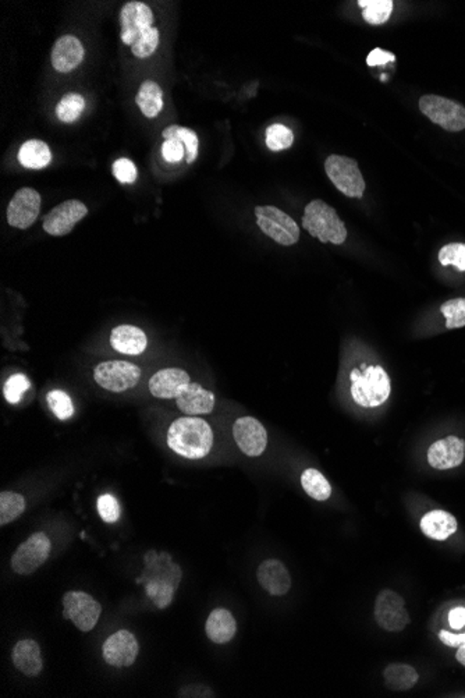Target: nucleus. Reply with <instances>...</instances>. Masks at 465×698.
Here are the masks:
<instances>
[{
  "label": "nucleus",
  "mask_w": 465,
  "mask_h": 698,
  "mask_svg": "<svg viewBox=\"0 0 465 698\" xmlns=\"http://www.w3.org/2000/svg\"><path fill=\"white\" fill-rule=\"evenodd\" d=\"M31 388V381L24 374H14L4 384V394L9 403L17 404L23 399V394Z\"/></svg>",
  "instance_id": "38"
},
{
  "label": "nucleus",
  "mask_w": 465,
  "mask_h": 698,
  "mask_svg": "<svg viewBox=\"0 0 465 698\" xmlns=\"http://www.w3.org/2000/svg\"><path fill=\"white\" fill-rule=\"evenodd\" d=\"M449 623L454 631H461L465 626V608L464 607H457L452 609L449 614Z\"/></svg>",
  "instance_id": "44"
},
{
  "label": "nucleus",
  "mask_w": 465,
  "mask_h": 698,
  "mask_svg": "<svg viewBox=\"0 0 465 698\" xmlns=\"http://www.w3.org/2000/svg\"><path fill=\"white\" fill-rule=\"evenodd\" d=\"M154 21L155 17L149 6L143 2H129L120 12V24H122L120 38L126 45L133 46L139 36L153 28Z\"/></svg>",
  "instance_id": "12"
},
{
  "label": "nucleus",
  "mask_w": 465,
  "mask_h": 698,
  "mask_svg": "<svg viewBox=\"0 0 465 698\" xmlns=\"http://www.w3.org/2000/svg\"><path fill=\"white\" fill-rule=\"evenodd\" d=\"M439 639L445 646H453V648L465 644V634H454L447 631H442L439 633Z\"/></svg>",
  "instance_id": "45"
},
{
  "label": "nucleus",
  "mask_w": 465,
  "mask_h": 698,
  "mask_svg": "<svg viewBox=\"0 0 465 698\" xmlns=\"http://www.w3.org/2000/svg\"><path fill=\"white\" fill-rule=\"evenodd\" d=\"M256 579L262 589L271 595L281 597L291 589V577L286 566L278 559H268L259 565Z\"/></svg>",
  "instance_id": "18"
},
{
  "label": "nucleus",
  "mask_w": 465,
  "mask_h": 698,
  "mask_svg": "<svg viewBox=\"0 0 465 698\" xmlns=\"http://www.w3.org/2000/svg\"><path fill=\"white\" fill-rule=\"evenodd\" d=\"M136 102L144 116L154 119L163 109V91L155 81H144L143 84L139 85Z\"/></svg>",
  "instance_id": "26"
},
{
  "label": "nucleus",
  "mask_w": 465,
  "mask_h": 698,
  "mask_svg": "<svg viewBox=\"0 0 465 698\" xmlns=\"http://www.w3.org/2000/svg\"><path fill=\"white\" fill-rule=\"evenodd\" d=\"M46 401H48L49 408L53 411L59 420H68L73 417L75 404L66 392L59 391V389L49 392Z\"/></svg>",
  "instance_id": "34"
},
{
  "label": "nucleus",
  "mask_w": 465,
  "mask_h": 698,
  "mask_svg": "<svg viewBox=\"0 0 465 698\" xmlns=\"http://www.w3.org/2000/svg\"><path fill=\"white\" fill-rule=\"evenodd\" d=\"M94 378L100 388L122 393L137 386L141 379V369L122 360L100 362L95 367Z\"/></svg>",
  "instance_id": "7"
},
{
  "label": "nucleus",
  "mask_w": 465,
  "mask_h": 698,
  "mask_svg": "<svg viewBox=\"0 0 465 698\" xmlns=\"http://www.w3.org/2000/svg\"><path fill=\"white\" fill-rule=\"evenodd\" d=\"M110 345L116 352L138 356L148 346L146 332L134 325H120L110 333Z\"/></svg>",
  "instance_id": "21"
},
{
  "label": "nucleus",
  "mask_w": 465,
  "mask_h": 698,
  "mask_svg": "<svg viewBox=\"0 0 465 698\" xmlns=\"http://www.w3.org/2000/svg\"><path fill=\"white\" fill-rule=\"evenodd\" d=\"M439 261L443 266H456L459 271L465 272V244L452 242L439 251Z\"/></svg>",
  "instance_id": "39"
},
{
  "label": "nucleus",
  "mask_w": 465,
  "mask_h": 698,
  "mask_svg": "<svg viewBox=\"0 0 465 698\" xmlns=\"http://www.w3.org/2000/svg\"><path fill=\"white\" fill-rule=\"evenodd\" d=\"M232 437L237 447L249 457L261 456L268 445L265 427L254 417H241L232 425Z\"/></svg>",
  "instance_id": "14"
},
{
  "label": "nucleus",
  "mask_w": 465,
  "mask_h": 698,
  "mask_svg": "<svg viewBox=\"0 0 465 698\" xmlns=\"http://www.w3.org/2000/svg\"><path fill=\"white\" fill-rule=\"evenodd\" d=\"M52 543L43 531L33 534L24 541L12 556V569L17 575H28L39 569L48 560Z\"/></svg>",
  "instance_id": "8"
},
{
  "label": "nucleus",
  "mask_w": 465,
  "mask_h": 698,
  "mask_svg": "<svg viewBox=\"0 0 465 698\" xmlns=\"http://www.w3.org/2000/svg\"><path fill=\"white\" fill-rule=\"evenodd\" d=\"M350 379L352 399L361 408H379L390 396V378L381 366H362V371L352 369Z\"/></svg>",
  "instance_id": "2"
},
{
  "label": "nucleus",
  "mask_w": 465,
  "mask_h": 698,
  "mask_svg": "<svg viewBox=\"0 0 465 698\" xmlns=\"http://www.w3.org/2000/svg\"><path fill=\"white\" fill-rule=\"evenodd\" d=\"M190 376L185 369H166L156 372L149 381V392L154 398L177 399L178 394L190 384Z\"/></svg>",
  "instance_id": "19"
},
{
  "label": "nucleus",
  "mask_w": 465,
  "mask_h": 698,
  "mask_svg": "<svg viewBox=\"0 0 465 698\" xmlns=\"http://www.w3.org/2000/svg\"><path fill=\"white\" fill-rule=\"evenodd\" d=\"M177 408L187 416H201L212 413L215 408V394L202 388L201 384H188L178 394Z\"/></svg>",
  "instance_id": "20"
},
{
  "label": "nucleus",
  "mask_w": 465,
  "mask_h": 698,
  "mask_svg": "<svg viewBox=\"0 0 465 698\" xmlns=\"http://www.w3.org/2000/svg\"><path fill=\"white\" fill-rule=\"evenodd\" d=\"M394 60H396L394 53L386 52V51L381 48H375L366 58V65L371 66V67H376V66L388 65L389 62H394Z\"/></svg>",
  "instance_id": "43"
},
{
  "label": "nucleus",
  "mask_w": 465,
  "mask_h": 698,
  "mask_svg": "<svg viewBox=\"0 0 465 698\" xmlns=\"http://www.w3.org/2000/svg\"><path fill=\"white\" fill-rule=\"evenodd\" d=\"M168 445L185 459H204L214 447V431L202 418L181 417L169 428Z\"/></svg>",
  "instance_id": "1"
},
{
  "label": "nucleus",
  "mask_w": 465,
  "mask_h": 698,
  "mask_svg": "<svg viewBox=\"0 0 465 698\" xmlns=\"http://www.w3.org/2000/svg\"><path fill=\"white\" fill-rule=\"evenodd\" d=\"M456 660L461 663L462 666H465V644L459 646V651L456 654Z\"/></svg>",
  "instance_id": "46"
},
{
  "label": "nucleus",
  "mask_w": 465,
  "mask_h": 698,
  "mask_svg": "<svg viewBox=\"0 0 465 698\" xmlns=\"http://www.w3.org/2000/svg\"><path fill=\"white\" fill-rule=\"evenodd\" d=\"M41 194L34 188L24 187L17 191L7 207V222L16 229H28L35 224L41 212Z\"/></svg>",
  "instance_id": "11"
},
{
  "label": "nucleus",
  "mask_w": 465,
  "mask_h": 698,
  "mask_svg": "<svg viewBox=\"0 0 465 698\" xmlns=\"http://www.w3.org/2000/svg\"><path fill=\"white\" fill-rule=\"evenodd\" d=\"M388 689L393 692H407L417 685L420 675L407 663H391L383 670Z\"/></svg>",
  "instance_id": "27"
},
{
  "label": "nucleus",
  "mask_w": 465,
  "mask_h": 698,
  "mask_svg": "<svg viewBox=\"0 0 465 698\" xmlns=\"http://www.w3.org/2000/svg\"><path fill=\"white\" fill-rule=\"evenodd\" d=\"M420 109L432 123L447 131L457 133L465 129V107L459 102L439 95H423L420 99Z\"/></svg>",
  "instance_id": "6"
},
{
  "label": "nucleus",
  "mask_w": 465,
  "mask_h": 698,
  "mask_svg": "<svg viewBox=\"0 0 465 698\" xmlns=\"http://www.w3.org/2000/svg\"><path fill=\"white\" fill-rule=\"evenodd\" d=\"M325 171L335 187L350 198H362L366 193V180L362 178L356 159L342 155L327 156Z\"/></svg>",
  "instance_id": "4"
},
{
  "label": "nucleus",
  "mask_w": 465,
  "mask_h": 698,
  "mask_svg": "<svg viewBox=\"0 0 465 698\" xmlns=\"http://www.w3.org/2000/svg\"><path fill=\"white\" fill-rule=\"evenodd\" d=\"M85 105L87 102L83 95L70 92L59 100L58 107H56V116L63 123H75V120L80 119L81 115L84 112Z\"/></svg>",
  "instance_id": "30"
},
{
  "label": "nucleus",
  "mask_w": 465,
  "mask_h": 698,
  "mask_svg": "<svg viewBox=\"0 0 465 698\" xmlns=\"http://www.w3.org/2000/svg\"><path fill=\"white\" fill-rule=\"evenodd\" d=\"M205 631L210 641L215 644H227L236 636L237 622L227 609H214L207 619Z\"/></svg>",
  "instance_id": "24"
},
{
  "label": "nucleus",
  "mask_w": 465,
  "mask_h": 698,
  "mask_svg": "<svg viewBox=\"0 0 465 698\" xmlns=\"http://www.w3.org/2000/svg\"><path fill=\"white\" fill-rule=\"evenodd\" d=\"M256 224L266 236L281 246H293L300 240V227L293 218L272 205L256 208Z\"/></svg>",
  "instance_id": "5"
},
{
  "label": "nucleus",
  "mask_w": 465,
  "mask_h": 698,
  "mask_svg": "<svg viewBox=\"0 0 465 698\" xmlns=\"http://www.w3.org/2000/svg\"><path fill=\"white\" fill-rule=\"evenodd\" d=\"M138 641L129 631H119L105 641L102 646L104 660L114 668H127L136 662L138 656Z\"/></svg>",
  "instance_id": "15"
},
{
  "label": "nucleus",
  "mask_w": 465,
  "mask_h": 698,
  "mask_svg": "<svg viewBox=\"0 0 465 698\" xmlns=\"http://www.w3.org/2000/svg\"><path fill=\"white\" fill-rule=\"evenodd\" d=\"M14 666L23 675L35 678L43 670V654L35 640H20L12 653Z\"/></svg>",
  "instance_id": "22"
},
{
  "label": "nucleus",
  "mask_w": 465,
  "mask_h": 698,
  "mask_svg": "<svg viewBox=\"0 0 465 698\" xmlns=\"http://www.w3.org/2000/svg\"><path fill=\"white\" fill-rule=\"evenodd\" d=\"M84 46L75 36H63L53 45L52 66L56 72L70 73L84 60Z\"/></svg>",
  "instance_id": "17"
},
{
  "label": "nucleus",
  "mask_w": 465,
  "mask_h": 698,
  "mask_svg": "<svg viewBox=\"0 0 465 698\" xmlns=\"http://www.w3.org/2000/svg\"><path fill=\"white\" fill-rule=\"evenodd\" d=\"M97 508L100 519H102L105 523L112 524L119 520L122 509H120L119 501H117L116 496H114V495H100L99 498H98Z\"/></svg>",
  "instance_id": "40"
},
{
  "label": "nucleus",
  "mask_w": 465,
  "mask_h": 698,
  "mask_svg": "<svg viewBox=\"0 0 465 698\" xmlns=\"http://www.w3.org/2000/svg\"><path fill=\"white\" fill-rule=\"evenodd\" d=\"M87 214L88 208L84 202L78 200L65 201L46 214L43 227L51 236H66Z\"/></svg>",
  "instance_id": "13"
},
{
  "label": "nucleus",
  "mask_w": 465,
  "mask_h": 698,
  "mask_svg": "<svg viewBox=\"0 0 465 698\" xmlns=\"http://www.w3.org/2000/svg\"><path fill=\"white\" fill-rule=\"evenodd\" d=\"M420 527L421 531L430 540L445 541L456 533L459 524L452 513L437 509V511L430 512L421 519Z\"/></svg>",
  "instance_id": "23"
},
{
  "label": "nucleus",
  "mask_w": 465,
  "mask_h": 698,
  "mask_svg": "<svg viewBox=\"0 0 465 698\" xmlns=\"http://www.w3.org/2000/svg\"><path fill=\"white\" fill-rule=\"evenodd\" d=\"M159 45V29L156 27L148 29L146 33L137 39L134 45L131 46V52L136 58L146 59L155 53L156 48Z\"/></svg>",
  "instance_id": "37"
},
{
  "label": "nucleus",
  "mask_w": 465,
  "mask_h": 698,
  "mask_svg": "<svg viewBox=\"0 0 465 698\" xmlns=\"http://www.w3.org/2000/svg\"><path fill=\"white\" fill-rule=\"evenodd\" d=\"M443 317L446 318L447 329H459L465 327V298H453L440 307Z\"/></svg>",
  "instance_id": "36"
},
{
  "label": "nucleus",
  "mask_w": 465,
  "mask_h": 698,
  "mask_svg": "<svg viewBox=\"0 0 465 698\" xmlns=\"http://www.w3.org/2000/svg\"><path fill=\"white\" fill-rule=\"evenodd\" d=\"M375 619L382 629L391 633L403 631L410 624V615L404 599L391 590H383L376 597Z\"/></svg>",
  "instance_id": "10"
},
{
  "label": "nucleus",
  "mask_w": 465,
  "mask_h": 698,
  "mask_svg": "<svg viewBox=\"0 0 465 698\" xmlns=\"http://www.w3.org/2000/svg\"><path fill=\"white\" fill-rule=\"evenodd\" d=\"M301 485L303 488L315 501H327L332 495V487L329 481L325 479L322 472L315 469H308L301 475Z\"/></svg>",
  "instance_id": "28"
},
{
  "label": "nucleus",
  "mask_w": 465,
  "mask_h": 698,
  "mask_svg": "<svg viewBox=\"0 0 465 698\" xmlns=\"http://www.w3.org/2000/svg\"><path fill=\"white\" fill-rule=\"evenodd\" d=\"M63 616L77 627L78 631H92L99 621L102 607L90 594L83 591H68L63 597Z\"/></svg>",
  "instance_id": "9"
},
{
  "label": "nucleus",
  "mask_w": 465,
  "mask_h": 698,
  "mask_svg": "<svg viewBox=\"0 0 465 698\" xmlns=\"http://www.w3.org/2000/svg\"><path fill=\"white\" fill-rule=\"evenodd\" d=\"M146 594L149 599L155 602L156 607L161 609L168 608L169 604L173 601L176 589L170 583L162 582V580H151L146 585Z\"/></svg>",
  "instance_id": "35"
},
{
  "label": "nucleus",
  "mask_w": 465,
  "mask_h": 698,
  "mask_svg": "<svg viewBox=\"0 0 465 698\" xmlns=\"http://www.w3.org/2000/svg\"><path fill=\"white\" fill-rule=\"evenodd\" d=\"M163 139H177L185 144V153H187V163H193L198 158V148H200V139L194 130L187 127L170 126L162 131Z\"/></svg>",
  "instance_id": "32"
},
{
  "label": "nucleus",
  "mask_w": 465,
  "mask_h": 698,
  "mask_svg": "<svg viewBox=\"0 0 465 698\" xmlns=\"http://www.w3.org/2000/svg\"><path fill=\"white\" fill-rule=\"evenodd\" d=\"M162 156L169 163H178L185 156V144L177 139H165L162 144Z\"/></svg>",
  "instance_id": "42"
},
{
  "label": "nucleus",
  "mask_w": 465,
  "mask_h": 698,
  "mask_svg": "<svg viewBox=\"0 0 465 698\" xmlns=\"http://www.w3.org/2000/svg\"><path fill=\"white\" fill-rule=\"evenodd\" d=\"M19 161L27 169H43L52 162V153L48 144L41 139H28L20 147Z\"/></svg>",
  "instance_id": "25"
},
{
  "label": "nucleus",
  "mask_w": 465,
  "mask_h": 698,
  "mask_svg": "<svg viewBox=\"0 0 465 698\" xmlns=\"http://www.w3.org/2000/svg\"><path fill=\"white\" fill-rule=\"evenodd\" d=\"M303 227L320 242L340 246L347 239L346 225L325 201L313 200L305 207Z\"/></svg>",
  "instance_id": "3"
},
{
  "label": "nucleus",
  "mask_w": 465,
  "mask_h": 698,
  "mask_svg": "<svg viewBox=\"0 0 465 698\" xmlns=\"http://www.w3.org/2000/svg\"><path fill=\"white\" fill-rule=\"evenodd\" d=\"M266 146L273 153L288 149L295 143V134L283 124H272L266 129Z\"/></svg>",
  "instance_id": "33"
},
{
  "label": "nucleus",
  "mask_w": 465,
  "mask_h": 698,
  "mask_svg": "<svg viewBox=\"0 0 465 698\" xmlns=\"http://www.w3.org/2000/svg\"><path fill=\"white\" fill-rule=\"evenodd\" d=\"M465 442L457 437H447L430 445L428 463L437 470L456 469L464 462Z\"/></svg>",
  "instance_id": "16"
},
{
  "label": "nucleus",
  "mask_w": 465,
  "mask_h": 698,
  "mask_svg": "<svg viewBox=\"0 0 465 698\" xmlns=\"http://www.w3.org/2000/svg\"><path fill=\"white\" fill-rule=\"evenodd\" d=\"M359 6L364 9L362 17L371 26H382L388 23L393 13L391 0H359Z\"/></svg>",
  "instance_id": "29"
},
{
  "label": "nucleus",
  "mask_w": 465,
  "mask_h": 698,
  "mask_svg": "<svg viewBox=\"0 0 465 698\" xmlns=\"http://www.w3.org/2000/svg\"><path fill=\"white\" fill-rule=\"evenodd\" d=\"M114 175L122 185H131L137 180V168L130 159L120 158L114 163Z\"/></svg>",
  "instance_id": "41"
},
{
  "label": "nucleus",
  "mask_w": 465,
  "mask_h": 698,
  "mask_svg": "<svg viewBox=\"0 0 465 698\" xmlns=\"http://www.w3.org/2000/svg\"><path fill=\"white\" fill-rule=\"evenodd\" d=\"M26 511V499L16 492L0 494V524L6 526L20 518Z\"/></svg>",
  "instance_id": "31"
}]
</instances>
